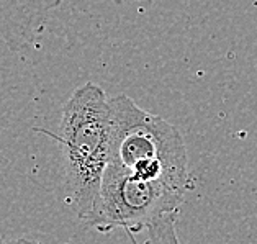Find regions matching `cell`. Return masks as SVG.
<instances>
[{"instance_id": "2", "label": "cell", "mask_w": 257, "mask_h": 244, "mask_svg": "<svg viewBox=\"0 0 257 244\" xmlns=\"http://www.w3.org/2000/svg\"><path fill=\"white\" fill-rule=\"evenodd\" d=\"M185 193L177 187L148 182L108 164L95 206L82 221L102 234L116 228L135 234L148 229L162 216L180 211Z\"/></svg>"}, {"instance_id": "1", "label": "cell", "mask_w": 257, "mask_h": 244, "mask_svg": "<svg viewBox=\"0 0 257 244\" xmlns=\"http://www.w3.org/2000/svg\"><path fill=\"white\" fill-rule=\"evenodd\" d=\"M36 131H45L58 141L64 202L82 221L95 206L110 161V98L100 85L85 82L62 107L58 133Z\"/></svg>"}, {"instance_id": "3", "label": "cell", "mask_w": 257, "mask_h": 244, "mask_svg": "<svg viewBox=\"0 0 257 244\" xmlns=\"http://www.w3.org/2000/svg\"><path fill=\"white\" fill-rule=\"evenodd\" d=\"M61 0H0V40L12 51H23L45 33Z\"/></svg>"}, {"instance_id": "4", "label": "cell", "mask_w": 257, "mask_h": 244, "mask_svg": "<svg viewBox=\"0 0 257 244\" xmlns=\"http://www.w3.org/2000/svg\"><path fill=\"white\" fill-rule=\"evenodd\" d=\"M7 244H41V242L35 241V239H30V237H18V239H14Z\"/></svg>"}, {"instance_id": "5", "label": "cell", "mask_w": 257, "mask_h": 244, "mask_svg": "<svg viewBox=\"0 0 257 244\" xmlns=\"http://www.w3.org/2000/svg\"><path fill=\"white\" fill-rule=\"evenodd\" d=\"M111 2H115V4H123V2H126V0H111Z\"/></svg>"}]
</instances>
